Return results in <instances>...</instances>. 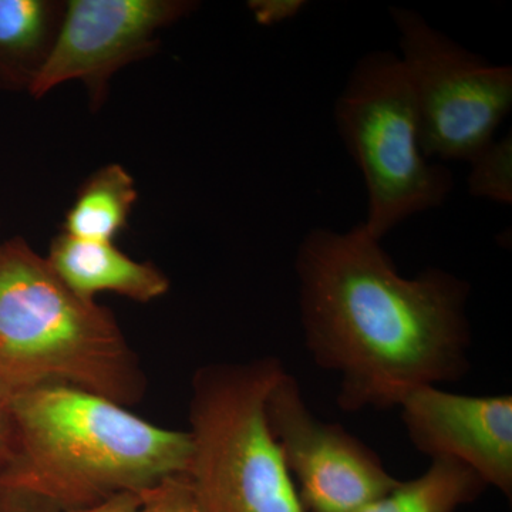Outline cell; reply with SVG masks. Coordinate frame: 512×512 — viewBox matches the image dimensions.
I'll list each match as a JSON object with an SVG mask.
<instances>
[{
    "mask_svg": "<svg viewBox=\"0 0 512 512\" xmlns=\"http://www.w3.org/2000/svg\"><path fill=\"white\" fill-rule=\"evenodd\" d=\"M47 261L64 284L84 299L113 292L140 303L161 298L170 289L167 276L147 262H137L113 242L57 235Z\"/></svg>",
    "mask_w": 512,
    "mask_h": 512,
    "instance_id": "cell-10",
    "label": "cell"
},
{
    "mask_svg": "<svg viewBox=\"0 0 512 512\" xmlns=\"http://www.w3.org/2000/svg\"><path fill=\"white\" fill-rule=\"evenodd\" d=\"M137 512H205L187 474L164 478L141 494Z\"/></svg>",
    "mask_w": 512,
    "mask_h": 512,
    "instance_id": "cell-15",
    "label": "cell"
},
{
    "mask_svg": "<svg viewBox=\"0 0 512 512\" xmlns=\"http://www.w3.org/2000/svg\"><path fill=\"white\" fill-rule=\"evenodd\" d=\"M66 2L0 0V89L28 90L45 66Z\"/></svg>",
    "mask_w": 512,
    "mask_h": 512,
    "instance_id": "cell-11",
    "label": "cell"
},
{
    "mask_svg": "<svg viewBox=\"0 0 512 512\" xmlns=\"http://www.w3.org/2000/svg\"><path fill=\"white\" fill-rule=\"evenodd\" d=\"M468 192L474 197L512 204V133L491 141L471 158Z\"/></svg>",
    "mask_w": 512,
    "mask_h": 512,
    "instance_id": "cell-14",
    "label": "cell"
},
{
    "mask_svg": "<svg viewBox=\"0 0 512 512\" xmlns=\"http://www.w3.org/2000/svg\"><path fill=\"white\" fill-rule=\"evenodd\" d=\"M335 123L365 180L362 225L373 238L440 207L453 191L451 171L421 150L412 87L396 53L377 50L356 63L336 100Z\"/></svg>",
    "mask_w": 512,
    "mask_h": 512,
    "instance_id": "cell-5",
    "label": "cell"
},
{
    "mask_svg": "<svg viewBox=\"0 0 512 512\" xmlns=\"http://www.w3.org/2000/svg\"><path fill=\"white\" fill-rule=\"evenodd\" d=\"M285 372L281 360L262 357L195 373L187 476L205 512H305L266 419Z\"/></svg>",
    "mask_w": 512,
    "mask_h": 512,
    "instance_id": "cell-4",
    "label": "cell"
},
{
    "mask_svg": "<svg viewBox=\"0 0 512 512\" xmlns=\"http://www.w3.org/2000/svg\"><path fill=\"white\" fill-rule=\"evenodd\" d=\"M12 396L0 386V461L6 457L12 437V417H10Z\"/></svg>",
    "mask_w": 512,
    "mask_h": 512,
    "instance_id": "cell-18",
    "label": "cell"
},
{
    "mask_svg": "<svg viewBox=\"0 0 512 512\" xmlns=\"http://www.w3.org/2000/svg\"><path fill=\"white\" fill-rule=\"evenodd\" d=\"M414 448L430 460L473 470L487 487L512 495V396L451 393L439 386L410 390L399 403Z\"/></svg>",
    "mask_w": 512,
    "mask_h": 512,
    "instance_id": "cell-9",
    "label": "cell"
},
{
    "mask_svg": "<svg viewBox=\"0 0 512 512\" xmlns=\"http://www.w3.org/2000/svg\"><path fill=\"white\" fill-rule=\"evenodd\" d=\"M420 124L424 156L470 161L494 140L512 109V69L493 64L429 25L420 13L390 9Z\"/></svg>",
    "mask_w": 512,
    "mask_h": 512,
    "instance_id": "cell-6",
    "label": "cell"
},
{
    "mask_svg": "<svg viewBox=\"0 0 512 512\" xmlns=\"http://www.w3.org/2000/svg\"><path fill=\"white\" fill-rule=\"evenodd\" d=\"M76 387L130 406L146 377L113 313L74 293L23 238L0 244V386Z\"/></svg>",
    "mask_w": 512,
    "mask_h": 512,
    "instance_id": "cell-3",
    "label": "cell"
},
{
    "mask_svg": "<svg viewBox=\"0 0 512 512\" xmlns=\"http://www.w3.org/2000/svg\"><path fill=\"white\" fill-rule=\"evenodd\" d=\"M430 461L421 476L400 481L360 512H456L474 503L488 488L463 464L451 460Z\"/></svg>",
    "mask_w": 512,
    "mask_h": 512,
    "instance_id": "cell-13",
    "label": "cell"
},
{
    "mask_svg": "<svg viewBox=\"0 0 512 512\" xmlns=\"http://www.w3.org/2000/svg\"><path fill=\"white\" fill-rule=\"evenodd\" d=\"M138 192L120 164L104 165L82 185L67 211L63 234L89 241L113 242L126 228Z\"/></svg>",
    "mask_w": 512,
    "mask_h": 512,
    "instance_id": "cell-12",
    "label": "cell"
},
{
    "mask_svg": "<svg viewBox=\"0 0 512 512\" xmlns=\"http://www.w3.org/2000/svg\"><path fill=\"white\" fill-rule=\"evenodd\" d=\"M266 419L305 512H360L400 483L373 448L311 412L291 373L269 392Z\"/></svg>",
    "mask_w": 512,
    "mask_h": 512,
    "instance_id": "cell-7",
    "label": "cell"
},
{
    "mask_svg": "<svg viewBox=\"0 0 512 512\" xmlns=\"http://www.w3.org/2000/svg\"><path fill=\"white\" fill-rule=\"evenodd\" d=\"M188 0H70L45 66L29 94L42 99L79 80L99 109L114 73L156 52L160 30L197 8Z\"/></svg>",
    "mask_w": 512,
    "mask_h": 512,
    "instance_id": "cell-8",
    "label": "cell"
},
{
    "mask_svg": "<svg viewBox=\"0 0 512 512\" xmlns=\"http://www.w3.org/2000/svg\"><path fill=\"white\" fill-rule=\"evenodd\" d=\"M12 437L0 461V512H76L143 494L187 474L188 431L148 423L126 406L52 384L10 399Z\"/></svg>",
    "mask_w": 512,
    "mask_h": 512,
    "instance_id": "cell-2",
    "label": "cell"
},
{
    "mask_svg": "<svg viewBox=\"0 0 512 512\" xmlns=\"http://www.w3.org/2000/svg\"><path fill=\"white\" fill-rule=\"evenodd\" d=\"M305 6L303 0H252L248 3L256 22L264 26L279 25L296 18Z\"/></svg>",
    "mask_w": 512,
    "mask_h": 512,
    "instance_id": "cell-16",
    "label": "cell"
},
{
    "mask_svg": "<svg viewBox=\"0 0 512 512\" xmlns=\"http://www.w3.org/2000/svg\"><path fill=\"white\" fill-rule=\"evenodd\" d=\"M295 268L305 346L339 376L343 412L392 409L410 390L470 370L466 279L441 268L400 275L362 224L313 229Z\"/></svg>",
    "mask_w": 512,
    "mask_h": 512,
    "instance_id": "cell-1",
    "label": "cell"
},
{
    "mask_svg": "<svg viewBox=\"0 0 512 512\" xmlns=\"http://www.w3.org/2000/svg\"><path fill=\"white\" fill-rule=\"evenodd\" d=\"M141 503V494L126 493L110 498L96 507L76 512H137Z\"/></svg>",
    "mask_w": 512,
    "mask_h": 512,
    "instance_id": "cell-17",
    "label": "cell"
}]
</instances>
